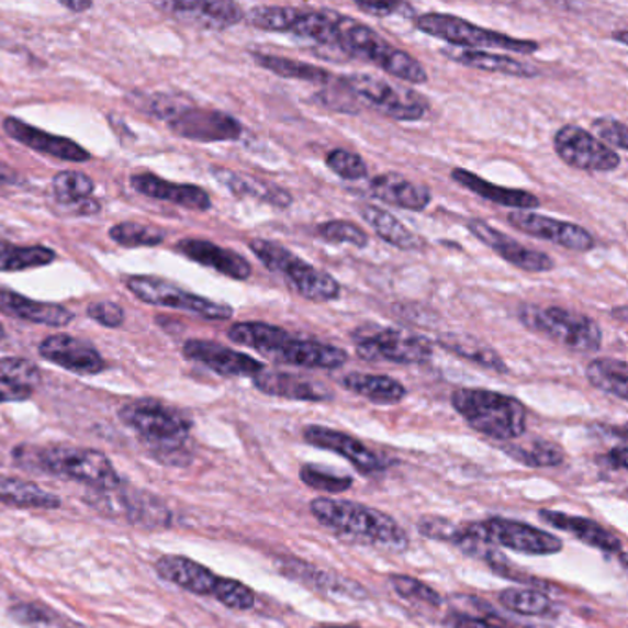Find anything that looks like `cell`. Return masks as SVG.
<instances>
[{
  "mask_svg": "<svg viewBox=\"0 0 628 628\" xmlns=\"http://www.w3.org/2000/svg\"><path fill=\"white\" fill-rule=\"evenodd\" d=\"M231 341L247 349L257 350L260 355L284 366L301 369H339L349 360L347 350L339 349L330 343L298 337L290 332L269 323L247 321L236 323L227 330Z\"/></svg>",
  "mask_w": 628,
  "mask_h": 628,
  "instance_id": "1",
  "label": "cell"
},
{
  "mask_svg": "<svg viewBox=\"0 0 628 628\" xmlns=\"http://www.w3.org/2000/svg\"><path fill=\"white\" fill-rule=\"evenodd\" d=\"M315 520L337 532L339 537L360 540L374 548L402 553L410 548L407 532L399 522L378 508L336 497H315L310 503Z\"/></svg>",
  "mask_w": 628,
  "mask_h": 628,
  "instance_id": "2",
  "label": "cell"
},
{
  "mask_svg": "<svg viewBox=\"0 0 628 628\" xmlns=\"http://www.w3.org/2000/svg\"><path fill=\"white\" fill-rule=\"evenodd\" d=\"M451 406L470 428L489 439H522L527 429L526 406L520 400L489 389L463 388L451 394Z\"/></svg>",
  "mask_w": 628,
  "mask_h": 628,
  "instance_id": "3",
  "label": "cell"
},
{
  "mask_svg": "<svg viewBox=\"0 0 628 628\" xmlns=\"http://www.w3.org/2000/svg\"><path fill=\"white\" fill-rule=\"evenodd\" d=\"M336 48L349 56L360 57L367 64L377 65L383 72L413 86L428 83V72L412 54L400 51L371 26L358 23L355 19L341 18Z\"/></svg>",
  "mask_w": 628,
  "mask_h": 628,
  "instance_id": "4",
  "label": "cell"
},
{
  "mask_svg": "<svg viewBox=\"0 0 628 628\" xmlns=\"http://www.w3.org/2000/svg\"><path fill=\"white\" fill-rule=\"evenodd\" d=\"M249 247L271 273L282 277L290 290L306 301L330 303L339 298L341 284L330 273L315 268L279 242L257 238L249 242Z\"/></svg>",
  "mask_w": 628,
  "mask_h": 628,
  "instance_id": "5",
  "label": "cell"
},
{
  "mask_svg": "<svg viewBox=\"0 0 628 628\" xmlns=\"http://www.w3.org/2000/svg\"><path fill=\"white\" fill-rule=\"evenodd\" d=\"M522 325L579 355H594L603 345L597 321L575 310L526 304L518 312Z\"/></svg>",
  "mask_w": 628,
  "mask_h": 628,
  "instance_id": "6",
  "label": "cell"
},
{
  "mask_svg": "<svg viewBox=\"0 0 628 628\" xmlns=\"http://www.w3.org/2000/svg\"><path fill=\"white\" fill-rule=\"evenodd\" d=\"M149 111L157 114L160 121L168 122L171 132L179 137L195 143H225L242 137L240 122L235 116L216 111L181 103V98L157 94L149 102Z\"/></svg>",
  "mask_w": 628,
  "mask_h": 628,
  "instance_id": "7",
  "label": "cell"
},
{
  "mask_svg": "<svg viewBox=\"0 0 628 628\" xmlns=\"http://www.w3.org/2000/svg\"><path fill=\"white\" fill-rule=\"evenodd\" d=\"M415 26L424 34L450 43L464 51H505L514 54H535L540 48L537 41L518 40L494 30L481 29L467 19L450 13H424L415 18Z\"/></svg>",
  "mask_w": 628,
  "mask_h": 628,
  "instance_id": "8",
  "label": "cell"
},
{
  "mask_svg": "<svg viewBox=\"0 0 628 628\" xmlns=\"http://www.w3.org/2000/svg\"><path fill=\"white\" fill-rule=\"evenodd\" d=\"M119 417L160 453L183 450L184 440L189 439L192 428L189 418L179 410L152 399L130 402L119 412Z\"/></svg>",
  "mask_w": 628,
  "mask_h": 628,
  "instance_id": "9",
  "label": "cell"
},
{
  "mask_svg": "<svg viewBox=\"0 0 628 628\" xmlns=\"http://www.w3.org/2000/svg\"><path fill=\"white\" fill-rule=\"evenodd\" d=\"M343 89L366 103L367 108L388 116L391 121L417 122L423 121L428 113V103L420 94L393 83V81L372 75L343 76L339 78Z\"/></svg>",
  "mask_w": 628,
  "mask_h": 628,
  "instance_id": "10",
  "label": "cell"
},
{
  "mask_svg": "<svg viewBox=\"0 0 628 628\" xmlns=\"http://www.w3.org/2000/svg\"><path fill=\"white\" fill-rule=\"evenodd\" d=\"M29 453L34 456V463L40 464L41 469L81 481L94 486L97 491H108L121 485V478L113 464L100 451L76 446H48L32 448Z\"/></svg>",
  "mask_w": 628,
  "mask_h": 628,
  "instance_id": "11",
  "label": "cell"
},
{
  "mask_svg": "<svg viewBox=\"0 0 628 628\" xmlns=\"http://www.w3.org/2000/svg\"><path fill=\"white\" fill-rule=\"evenodd\" d=\"M343 15L292 7H255L246 13L247 23L263 32L295 34L321 45L337 46Z\"/></svg>",
  "mask_w": 628,
  "mask_h": 628,
  "instance_id": "12",
  "label": "cell"
},
{
  "mask_svg": "<svg viewBox=\"0 0 628 628\" xmlns=\"http://www.w3.org/2000/svg\"><path fill=\"white\" fill-rule=\"evenodd\" d=\"M463 535L467 538L469 551L480 546H489V543H496L502 548L526 554H553L562 549V540L551 532L527 526L522 522L505 520V518L469 524V526H463Z\"/></svg>",
  "mask_w": 628,
  "mask_h": 628,
  "instance_id": "13",
  "label": "cell"
},
{
  "mask_svg": "<svg viewBox=\"0 0 628 628\" xmlns=\"http://www.w3.org/2000/svg\"><path fill=\"white\" fill-rule=\"evenodd\" d=\"M356 352L361 360L420 366L431 360L434 345L426 337L399 328H360L355 332Z\"/></svg>",
  "mask_w": 628,
  "mask_h": 628,
  "instance_id": "14",
  "label": "cell"
},
{
  "mask_svg": "<svg viewBox=\"0 0 628 628\" xmlns=\"http://www.w3.org/2000/svg\"><path fill=\"white\" fill-rule=\"evenodd\" d=\"M127 290L143 303L183 310L189 314L200 315L203 319L227 321L233 317V309L228 304L200 298V295L187 292L179 285L171 284L168 280L149 277V274L130 277Z\"/></svg>",
  "mask_w": 628,
  "mask_h": 628,
  "instance_id": "15",
  "label": "cell"
},
{
  "mask_svg": "<svg viewBox=\"0 0 628 628\" xmlns=\"http://www.w3.org/2000/svg\"><path fill=\"white\" fill-rule=\"evenodd\" d=\"M554 152L565 165L583 171L605 173L621 166L617 152L597 141L592 133L575 124H565L554 133Z\"/></svg>",
  "mask_w": 628,
  "mask_h": 628,
  "instance_id": "16",
  "label": "cell"
},
{
  "mask_svg": "<svg viewBox=\"0 0 628 628\" xmlns=\"http://www.w3.org/2000/svg\"><path fill=\"white\" fill-rule=\"evenodd\" d=\"M507 222L520 233L551 242L554 246L564 247L571 251L586 253L595 247L594 235L588 228L581 227L577 223L562 222V220H553V217L527 211L511 212Z\"/></svg>",
  "mask_w": 628,
  "mask_h": 628,
  "instance_id": "17",
  "label": "cell"
},
{
  "mask_svg": "<svg viewBox=\"0 0 628 628\" xmlns=\"http://www.w3.org/2000/svg\"><path fill=\"white\" fill-rule=\"evenodd\" d=\"M469 228L478 240L491 247L497 257H502L514 268L527 271V273H548L554 269V260L549 255L524 246L520 242L514 240L502 231L489 225L485 220H478V217L470 220Z\"/></svg>",
  "mask_w": 628,
  "mask_h": 628,
  "instance_id": "18",
  "label": "cell"
},
{
  "mask_svg": "<svg viewBox=\"0 0 628 628\" xmlns=\"http://www.w3.org/2000/svg\"><path fill=\"white\" fill-rule=\"evenodd\" d=\"M183 355L187 360L209 367L211 371L222 377L255 378L258 372L266 369L262 361L255 360L251 356L228 349L220 343L203 341V339H190L184 343Z\"/></svg>",
  "mask_w": 628,
  "mask_h": 628,
  "instance_id": "19",
  "label": "cell"
},
{
  "mask_svg": "<svg viewBox=\"0 0 628 628\" xmlns=\"http://www.w3.org/2000/svg\"><path fill=\"white\" fill-rule=\"evenodd\" d=\"M303 437L309 445L317 446V448L334 451L337 456L345 457L347 461L352 463L356 470H360L361 474H380V472L385 470V463H383L382 459L374 451L369 450L361 440L352 437V435L312 424V426H306L303 429Z\"/></svg>",
  "mask_w": 628,
  "mask_h": 628,
  "instance_id": "20",
  "label": "cell"
},
{
  "mask_svg": "<svg viewBox=\"0 0 628 628\" xmlns=\"http://www.w3.org/2000/svg\"><path fill=\"white\" fill-rule=\"evenodd\" d=\"M40 355L43 360L76 374H98L105 369V361L91 343L69 334L45 337L40 345Z\"/></svg>",
  "mask_w": 628,
  "mask_h": 628,
  "instance_id": "21",
  "label": "cell"
},
{
  "mask_svg": "<svg viewBox=\"0 0 628 628\" xmlns=\"http://www.w3.org/2000/svg\"><path fill=\"white\" fill-rule=\"evenodd\" d=\"M255 388L260 393L277 399L299 400V402H328L334 399L330 388L317 382L314 378L303 377L298 372L271 371L263 369L253 378Z\"/></svg>",
  "mask_w": 628,
  "mask_h": 628,
  "instance_id": "22",
  "label": "cell"
},
{
  "mask_svg": "<svg viewBox=\"0 0 628 628\" xmlns=\"http://www.w3.org/2000/svg\"><path fill=\"white\" fill-rule=\"evenodd\" d=\"M2 126L13 141L29 146L34 152L48 155V157L70 160V162H86V160L91 159V154L86 148H81L80 144L75 143V141L51 135L40 127L30 126L15 116H8Z\"/></svg>",
  "mask_w": 628,
  "mask_h": 628,
  "instance_id": "23",
  "label": "cell"
},
{
  "mask_svg": "<svg viewBox=\"0 0 628 628\" xmlns=\"http://www.w3.org/2000/svg\"><path fill=\"white\" fill-rule=\"evenodd\" d=\"M94 505L103 508L105 513L124 516L127 520L137 522V524H146V526H168L170 522V513L162 503L157 502L152 496H141V494H130V492H121L114 494L113 489L100 491Z\"/></svg>",
  "mask_w": 628,
  "mask_h": 628,
  "instance_id": "24",
  "label": "cell"
},
{
  "mask_svg": "<svg viewBox=\"0 0 628 628\" xmlns=\"http://www.w3.org/2000/svg\"><path fill=\"white\" fill-rule=\"evenodd\" d=\"M178 253L183 257L194 260V262L214 269L217 273L225 274L235 280H247L253 274L251 263L246 258L225 247L216 246L209 240H198V238H183L176 246Z\"/></svg>",
  "mask_w": 628,
  "mask_h": 628,
  "instance_id": "25",
  "label": "cell"
},
{
  "mask_svg": "<svg viewBox=\"0 0 628 628\" xmlns=\"http://www.w3.org/2000/svg\"><path fill=\"white\" fill-rule=\"evenodd\" d=\"M155 7L181 18L194 19L206 29H228L242 23L246 13L235 2L227 0H178V2H157Z\"/></svg>",
  "mask_w": 628,
  "mask_h": 628,
  "instance_id": "26",
  "label": "cell"
},
{
  "mask_svg": "<svg viewBox=\"0 0 628 628\" xmlns=\"http://www.w3.org/2000/svg\"><path fill=\"white\" fill-rule=\"evenodd\" d=\"M132 187L138 194L152 200L168 201L173 205L190 209V211H209L212 206L211 195L195 184L170 183L157 178L154 173H138L133 176Z\"/></svg>",
  "mask_w": 628,
  "mask_h": 628,
  "instance_id": "27",
  "label": "cell"
},
{
  "mask_svg": "<svg viewBox=\"0 0 628 628\" xmlns=\"http://www.w3.org/2000/svg\"><path fill=\"white\" fill-rule=\"evenodd\" d=\"M371 192L382 203L399 206L404 211L423 212L431 203V190L428 187L413 183L394 171L372 178Z\"/></svg>",
  "mask_w": 628,
  "mask_h": 628,
  "instance_id": "28",
  "label": "cell"
},
{
  "mask_svg": "<svg viewBox=\"0 0 628 628\" xmlns=\"http://www.w3.org/2000/svg\"><path fill=\"white\" fill-rule=\"evenodd\" d=\"M160 579L176 584L179 588L192 592L195 595H212L216 588L217 575L209 568L179 554L160 557L155 564Z\"/></svg>",
  "mask_w": 628,
  "mask_h": 628,
  "instance_id": "29",
  "label": "cell"
},
{
  "mask_svg": "<svg viewBox=\"0 0 628 628\" xmlns=\"http://www.w3.org/2000/svg\"><path fill=\"white\" fill-rule=\"evenodd\" d=\"M450 61L463 65L469 69L485 70V72H494V75L513 76V78H537L540 76V69L537 65L514 57L505 56V54H496V52L486 51H464V48H445L442 51Z\"/></svg>",
  "mask_w": 628,
  "mask_h": 628,
  "instance_id": "30",
  "label": "cell"
},
{
  "mask_svg": "<svg viewBox=\"0 0 628 628\" xmlns=\"http://www.w3.org/2000/svg\"><path fill=\"white\" fill-rule=\"evenodd\" d=\"M450 178L457 184H461L463 189L470 190L472 194L480 195L483 200L492 201L496 205L508 206L516 211L531 212L540 206V200L537 195L520 189H507L500 184H492L485 179L480 178L474 171L464 170V168H456L451 170Z\"/></svg>",
  "mask_w": 628,
  "mask_h": 628,
  "instance_id": "31",
  "label": "cell"
},
{
  "mask_svg": "<svg viewBox=\"0 0 628 628\" xmlns=\"http://www.w3.org/2000/svg\"><path fill=\"white\" fill-rule=\"evenodd\" d=\"M540 520L546 522L548 526L560 529V531L570 532L573 537H577L581 542L588 543L592 548L601 549L606 553H621L623 543L616 535L606 531L605 527L595 524L588 518L581 516H570V514L559 513L553 508H543L538 513Z\"/></svg>",
  "mask_w": 628,
  "mask_h": 628,
  "instance_id": "32",
  "label": "cell"
},
{
  "mask_svg": "<svg viewBox=\"0 0 628 628\" xmlns=\"http://www.w3.org/2000/svg\"><path fill=\"white\" fill-rule=\"evenodd\" d=\"M0 312L15 319L46 326H67L75 315L61 304L41 303L12 290H0Z\"/></svg>",
  "mask_w": 628,
  "mask_h": 628,
  "instance_id": "33",
  "label": "cell"
},
{
  "mask_svg": "<svg viewBox=\"0 0 628 628\" xmlns=\"http://www.w3.org/2000/svg\"><path fill=\"white\" fill-rule=\"evenodd\" d=\"M439 347L448 350L451 355L461 358V360L470 361L474 366L483 367L486 371L497 372V374H507V363L503 361L502 356L492 349L491 345L481 341L480 337L472 334H459V332H446L437 337Z\"/></svg>",
  "mask_w": 628,
  "mask_h": 628,
  "instance_id": "34",
  "label": "cell"
},
{
  "mask_svg": "<svg viewBox=\"0 0 628 628\" xmlns=\"http://www.w3.org/2000/svg\"><path fill=\"white\" fill-rule=\"evenodd\" d=\"M280 571L284 573L285 577H292L295 581H301L303 584H309L317 592L345 595V597H352V599H366V590L361 588L360 584H356L355 581H347V579L339 577V575H332V573L317 570L314 565L304 564V562H299V560H285L284 564L280 565Z\"/></svg>",
  "mask_w": 628,
  "mask_h": 628,
  "instance_id": "35",
  "label": "cell"
},
{
  "mask_svg": "<svg viewBox=\"0 0 628 628\" xmlns=\"http://www.w3.org/2000/svg\"><path fill=\"white\" fill-rule=\"evenodd\" d=\"M360 216L363 222L377 233L380 240L389 246L399 247L402 251H418L423 249L424 240L415 235L412 228H407L399 217L382 206L363 205L360 206Z\"/></svg>",
  "mask_w": 628,
  "mask_h": 628,
  "instance_id": "36",
  "label": "cell"
},
{
  "mask_svg": "<svg viewBox=\"0 0 628 628\" xmlns=\"http://www.w3.org/2000/svg\"><path fill=\"white\" fill-rule=\"evenodd\" d=\"M343 388L350 393L363 396L372 404L393 406L406 399L407 389L385 374H366V372H349L341 378Z\"/></svg>",
  "mask_w": 628,
  "mask_h": 628,
  "instance_id": "37",
  "label": "cell"
},
{
  "mask_svg": "<svg viewBox=\"0 0 628 628\" xmlns=\"http://www.w3.org/2000/svg\"><path fill=\"white\" fill-rule=\"evenodd\" d=\"M214 176L220 183L225 184L233 194L240 195V198H253V200L262 201L279 209H288L293 203L292 194L277 184L258 181V179L242 176L225 168H214Z\"/></svg>",
  "mask_w": 628,
  "mask_h": 628,
  "instance_id": "38",
  "label": "cell"
},
{
  "mask_svg": "<svg viewBox=\"0 0 628 628\" xmlns=\"http://www.w3.org/2000/svg\"><path fill=\"white\" fill-rule=\"evenodd\" d=\"M253 57H255V61L262 69L269 70V72H273V75L280 76V78L309 81V83H315V86H326V83L334 81L330 70L317 67V65L298 61V59H292V57L273 56V54H262V52H253Z\"/></svg>",
  "mask_w": 628,
  "mask_h": 628,
  "instance_id": "39",
  "label": "cell"
},
{
  "mask_svg": "<svg viewBox=\"0 0 628 628\" xmlns=\"http://www.w3.org/2000/svg\"><path fill=\"white\" fill-rule=\"evenodd\" d=\"M586 378L595 389L603 393L616 396V399H628V367L627 361L616 360V358H597L590 361L586 369Z\"/></svg>",
  "mask_w": 628,
  "mask_h": 628,
  "instance_id": "40",
  "label": "cell"
},
{
  "mask_svg": "<svg viewBox=\"0 0 628 628\" xmlns=\"http://www.w3.org/2000/svg\"><path fill=\"white\" fill-rule=\"evenodd\" d=\"M0 502L15 507H59V497L51 492L43 491L32 481L15 480L8 475H0Z\"/></svg>",
  "mask_w": 628,
  "mask_h": 628,
  "instance_id": "41",
  "label": "cell"
},
{
  "mask_svg": "<svg viewBox=\"0 0 628 628\" xmlns=\"http://www.w3.org/2000/svg\"><path fill=\"white\" fill-rule=\"evenodd\" d=\"M505 453L516 459L518 463L540 469V467H557L564 461V450L551 440L535 439L520 440L503 448Z\"/></svg>",
  "mask_w": 628,
  "mask_h": 628,
  "instance_id": "42",
  "label": "cell"
},
{
  "mask_svg": "<svg viewBox=\"0 0 628 628\" xmlns=\"http://www.w3.org/2000/svg\"><path fill=\"white\" fill-rule=\"evenodd\" d=\"M56 253L43 246H13L0 242V271H24V269L43 268L56 260Z\"/></svg>",
  "mask_w": 628,
  "mask_h": 628,
  "instance_id": "43",
  "label": "cell"
},
{
  "mask_svg": "<svg viewBox=\"0 0 628 628\" xmlns=\"http://www.w3.org/2000/svg\"><path fill=\"white\" fill-rule=\"evenodd\" d=\"M500 603L507 610L520 616H548L553 610V603L548 595L529 588H507L500 594Z\"/></svg>",
  "mask_w": 628,
  "mask_h": 628,
  "instance_id": "44",
  "label": "cell"
},
{
  "mask_svg": "<svg viewBox=\"0 0 628 628\" xmlns=\"http://www.w3.org/2000/svg\"><path fill=\"white\" fill-rule=\"evenodd\" d=\"M54 195L59 203L64 205H76L91 198L94 192V181L81 171L65 170L57 173L54 181Z\"/></svg>",
  "mask_w": 628,
  "mask_h": 628,
  "instance_id": "45",
  "label": "cell"
},
{
  "mask_svg": "<svg viewBox=\"0 0 628 628\" xmlns=\"http://www.w3.org/2000/svg\"><path fill=\"white\" fill-rule=\"evenodd\" d=\"M109 236L114 244L122 247H155L162 244L166 233L154 225L124 222L109 228Z\"/></svg>",
  "mask_w": 628,
  "mask_h": 628,
  "instance_id": "46",
  "label": "cell"
},
{
  "mask_svg": "<svg viewBox=\"0 0 628 628\" xmlns=\"http://www.w3.org/2000/svg\"><path fill=\"white\" fill-rule=\"evenodd\" d=\"M317 236L328 244H349V246L358 247V249L369 246V236H367L366 231L360 225L345 222V220H330V222L321 223L317 227Z\"/></svg>",
  "mask_w": 628,
  "mask_h": 628,
  "instance_id": "47",
  "label": "cell"
},
{
  "mask_svg": "<svg viewBox=\"0 0 628 628\" xmlns=\"http://www.w3.org/2000/svg\"><path fill=\"white\" fill-rule=\"evenodd\" d=\"M326 166L330 168L336 176L345 179V181H361L367 178L369 168L361 155L350 152V149L336 148L326 155Z\"/></svg>",
  "mask_w": 628,
  "mask_h": 628,
  "instance_id": "48",
  "label": "cell"
},
{
  "mask_svg": "<svg viewBox=\"0 0 628 628\" xmlns=\"http://www.w3.org/2000/svg\"><path fill=\"white\" fill-rule=\"evenodd\" d=\"M212 595L222 605L228 606L233 610H251L255 603H257L255 592L246 584L240 583V581H235V579H217L216 588H214Z\"/></svg>",
  "mask_w": 628,
  "mask_h": 628,
  "instance_id": "49",
  "label": "cell"
},
{
  "mask_svg": "<svg viewBox=\"0 0 628 628\" xmlns=\"http://www.w3.org/2000/svg\"><path fill=\"white\" fill-rule=\"evenodd\" d=\"M299 478L310 489L328 492V494H339V492L349 491L352 486L350 475H337L334 472L312 467V464H304L303 469L299 470Z\"/></svg>",
  "mask_w": 628,
  "mask_h": 628,
  "instance_id": "50",
  "label": "cell"
},
{
  "mask_svg": "<svg viewBox=\"0 0 628 628\" xmlns=\"http://www.w3.org/2000/svg\"><path fill=\"white\" fill-rule=\"evenodd\" d=\"M389 583L393 586L394 592L404 599L417 601V603L428 606H440L442 603L440 595L428 584L420 583L418 579L407 577V575H393V577H389Z\"/></svg>",
  "mask_w": 628,
  "mask_h": 628,
  "instance_id": "51",
  "label": "cell"
},
{
  "mask_svg": "<svg viewBox=\"0 0 628 628\" xmlns=\"http://www.w3.org/2000/svg\"><path fill=\"white\" fill-rule=\"evenodd\" d=\"M0 378L34 391V385L41 382V371L32 361L23 360V358H2Z\"/></svg>",
  "mask_w": 628,
  "mask_h": 628,
  "instance_id": "52",
  "label": "cell"
},
{
  "mask_svg": "<svg viewBox=\"0 0 628 628\" xmlns=\"http://www.w3.org/2000/svg\"><path fill=\"white\" fill-rule=\"evenodd\" d=\"M592 135L605 144V146H608V148L614 149V152L616 149H619V152L628 149L627 126L621 121H616V119H610V116L595 119L592 122Z\"/></svg>",
  "mask_w": 628,
  "mask_h": 628,
  "instance_id": "53",
  "label": "cell"
},
{
  "mask_svg": "<svg viewBox=\"0 0 628 628\" xmlns=\"http://www.w3.org/2000/svg\"><path fill=\"white\" fill-rule=\"evenodd\" d=\"M418 531L431 538V540H442V542L463 543V531L461 527L453 526L451 522L442 520V518H423L418 522Z\"/></svg>",
  "mask_w": 628,
  "mask_h": 628,
  "instance_id": "54",
  "label": "cell"
},
{
  "mask_svg": "<svg viewBox=\"0 0 628 628\" xmlns=\"http://www.w3.org/2000/svg\"><path fill=\"white\" fill-rule=\"evenodd\" d=\"M87 315L91 319L97 321L102 326H108V328H119V326L124 325L126 321V314H124V309L119 306V304L111 303V301H98V303H92L89 309H87Z\"/></svg>",
  "mask_w": 628,
  "mask_h": 628,
  "instance_id": "55",
  "label": "cell"
},
{
  "mask_svg": "<svg viewBox=\"0 0 628 628\" xmlns=\"http://www.w3.org/2000/svg\"><path fill=\"white\" fill-rule=\"evenodd\" d=\"M355 7L360 12L369 13L374 18H391L399 13H412V7H407L404 2H355Z\"/></svg>",
  "mask_w": 628,
  "mask_h": 628,
  "instance_id": "56",
  "label": "cell"
},
{
  "mask_svg": "<svg viewBox=\"0 0 628 628\" xmlns=\"http://www.w3.org/2000/svg\"><path fill=\"white\" fill-rule=\"evenodd\" d=\"M446 623L450 628H500L485 621L483 617H472L463 612H451L450 616L446 617Z\"/></svg>",
  "mask_w": 628,
  "mask_h": 628,
  "instance_id": "57",
  "label": "cell"
},
{
  "mask_svg": "<svg viewBox=\"0 0 628 628\" xmlns=\"http://www.w3.org/2000/svg\"><path fill=\"white\" fill-rule=\"evenodd\" d=\"M30 396H32V389L21 388V385H15V383L0 378V404L23 402V400H29Z\"/></svg>",
  "mask_w": 628,
  "mask_h": 628,
  "instance_id": "58",
  "label": "cell"
},
{
  "mask_svg": "<svg viewBox=\"0 0 628 628\" xmlns=\"http://www.w3.org/2000/svg\"><path fill=\"white\" fill-rule=\"evenodd\" d=\"M606 459L614 470L627 469V446L621 445L619 448H614Z\"/></svg>",
  "mask_w": 628,
  "mask_h": 628,
  "instance_id": "59",
  "label": "cell"
},
{
  "mask_svg": "<svg viewBox=\"0 0 628 628\" xmlns=\"http://www.w3.org/2000/svg\"><path fill=\"white\" fill-rule=\"evenodd\" d=\"M18 183V171L13 170V168H10L8 165H4V162H0V189H2V187H12V184Z\"/></svg>",
  "mask_w": 628,
  "mask_h": 628,
  "instance_id": "60",
  "label": "cell"
},
{
  "mask_svg": "<svg viewBox=\"0 0 628 628\" xmlns=\"http://www.w3.org/2000/svg\"><path fill=\"white\" fill-rule=\"evenodd\" d=\"M59 4L76 13L87 12L92 8V2L89 0H59Z\"/></svg>",
  "mask_w": 628,
  "mask_h": 628,
  "instance_id": "61",
  "label": "cell"
},
{
  "mask_svg": "<svg viewBox=\"0 0 628 628\" xmlns=\"http://www.w3.org/2000/svg\"><path fill=\"white\" fill-rule=\"evenodd\" d=\"M614 315H617V317L621 319V323H625V321H627V309L621 306V309H617V312H614Z\"/></svg>",
  "mask_w": 628,
  "mask_h": 628,
  "instance_id": "62",
  "label": "cell"
},
{
  "mask_svg": "<svg viewBox=\"0 0 628 628\" xmlns=\"http://www.w3.org/2000/svg\"><path fill=\"white\" fill-rule=\"evenodd\" d=\"M315 628H360V627H355V625H328V627H315Z\"/></svg>",
  "mask_w": 628,
  "mask_h": 628,
  "instance_id": "63",
  "label": "cell"
},
{
  "mask_svg": "<svg viewBox=\"0 0 628 628\" xmlns=\"http://www.w3.org/2000/svg\"><path fill=\"white\" fill-rule=\"evenodd\" d=\"M4 337H7V330H4V326H2V323H0V341H2Z\"/></svg>",
  "mask_w": 628,
  "mask_h": 628,
  "instance_id": "64",
  "label": "cell"
}]
</instances>
